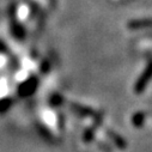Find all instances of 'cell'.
<instances>
[{
    "label": "cell",
    "instance_id": "5",
    "mask_svg": "<svg viewBox=\"0 0 152 152\" xmlns=\"http://www.w3.org/2000/svg\"><path fill=\"white\" fill-rule=\"evenodd\" d=\"M11 104H12V99L11 98H9V97L1 98L0 99V113L3 114L5 111H7L10 109V107H11Z\"/></svg>",
    "mask_w": 152,
    "mask_h": 152
},
{
    "label": "cell",
    "instance_id": "4",
    "mask_svg": "<svg viewBox=\"0 0 152 152\" xmlns=\"http://www.w3.org/2000/svg\"><path fill=\"white\" fill-rule=\"evenodd\" d=\"M11 30H12V34L16 39L23 40L25 37V30H24L23 25L19 24L16 19H12V22H11Z\"/></svg>",
    "mask_w": 152,
    "mask_h": 152
},
{
    "label": "cell",
    "instance_id": "8",
    "mask_svg": "<svg viewBox=\"0 0 152 152\" xmlns=\"http://www.w3.org/2000/svg\"><path fill=\"white\" fill-rule=\"evenodd\" d=\"M0 52H6V47L1 41H0Z\"/></svg>",
    "mask_w": 152,
    "mask_h": 152
},
{
    "label": "cell",
    "instance_id": "3",
    "mask_svg": "<svg viewBox=\"0 0 152 152\" xmlns=\"http://www.w3.org/2000/svg\"><path fill=\"white\" fill-rule=\"evenodd\" d=\"M128 28L132 30L146 29L152 28V18H141V19H133L128 22Z\"/></svg>",
    "mask_w": 152,
    "mask_h": 152
},
{
    "label": "cell",
    "instance_id": "1",
    "mask_svg": "<svg viewBox=\"0 0 152 152\" xmlns=\"http://www.w3.org/2000/svg\"><path fill=\"white\" fill-rule=\"evenodd\" d=\"M151 79H152V60L148 61V64L144 68L142 73L139 75V78H138V80L135 83V86H134L135 92L137 94L142 92L146 89V86H147V84L150 83Z\"/></svg>",
    "mask_w": 152,
    "mask_h": 152
},
{
    "label": "cell",
    "instance_id": "2",
    "mask_svg": "<svg viewBox=\"0 0 152 152\" xmlns=\"http://www.w3.org/2000/svg\"><path fill=\"white\" fill-rule=\"evenodd\" d=\"M37 86H39V78L35 77V75H31L30 78H28L19 85L18 95L20 97H29L37 90Z\"/></svg>",
    "mask_w": 152,
    "mask_h": 152
},
{
    "label": "cell",
    "instance_id": "7",
    "mask_svg": "<svg viewBox=\"0 0 152 152\" xmlns=\"http://www.w3.org/2000/svg\"><path fill=\"white\" fill-rule=\"evenodd\" d=\"M41 71H42L43 73L49 72V64H48L47 61H45V62L42 64V66H41Z\"/></svg>",
    "mask_w": 152,
    "mask_h": 152
},
{
    "label": "cell",
    "instance_id": "6",
    "mask_svg": "<svg viewBox=\"0 0 152 152\" xmlns=\"http://www.w3.org/2000/svg\"><path fill=\"white\" fill-rule=\"evenodd\" d=\"M61 101H62V98H61L59 95H54V96L52 97V99H50L52 104H54V105H58L59 103H61Z\"/></svg>",
    "mask_w": 152,
    "mask_h": 152
}]
</instances>
